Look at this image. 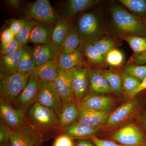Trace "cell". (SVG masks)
<instances>
[{
    "instance_id": "cell-24",
    "label": "cell",
    "mask_w": 146,
    "mask_h": 146,
    "mask_svg": "<svg viewBox=\"0 0 146 146\" xmlns=\"http://www.w3.org/2000/svg\"><path fill=\"white\" fill-rule=\"evenodd\" d=\"M59 69L68 70L77 68L82 61V54L79 49L70 54L60 53L58 58Z\"/></svg>"
},
{
    "instance_id": "cell-6",
    "label": "cell",
    "mask_w": 146,
    "mask_h": 146,
    "mask_svg": "<svg viewBox=\"0 0 146 146\" xmlns=\"http://www.w3.org/2000/svg\"><path fill=\"white\" fill-rule=\"evenodd\" d=\"M26 14L31 20L55 25L58 19L48 0H37L29 5Z\"/></svg>"
},
{
    "instance_id": "cell-15",
    "label": "cell",
    "mask_w": 146,
    "mask_h": 146,
    "mask_svg": "<svg viewBox=\"0 0 146 146\" xmlns=\"http://www.w3.org/2000/svg\"><path fill=\"white\" fill-rule=\"evenodd\" d=\"M79 122L85 125L97 127L106 123L110 115L108 112H99L80 108Z\"/></svg>"
},
{
    "instance_id": "cell-40",
    "label": "cell",
    "mask_w": 146,
    "mask_h": 146,
    "mask_svg": "<svg viewBox=\"0 0 146 146\" xmlns=\"http://www.w3.org/2000/svg\"><path fill=\"white\" fill-rule=\"evenodd\" d=\"M146 63V52L138 55H133L128 60V65H143Z\"/></svg>"
},
{
    "instance_id": "cell-42",
    "label": "cell",
    "mask_w": 146,
    "mask_h": 146,
    "mask_svg": "<svg viewBox=\"0 0 146 146\" xmlns=\"http://www.w3.org/2000/svg\"><path fill=\"white\" fill-rule=\"evenodd\" d=\"M24 20H14L11 24L10 29L15 36L20 34L24 27Z\"/></svg>"
},
{
    "instance_id": "cell-16",
    "label": "cell",
    "mask_w": 146,
    "mask_h": 146,
    "mask_svg": "<svg viewBox=\"0 0 146 146\" xmlns=\"http://www.w3.org/2000/svg\"><path fill=\"white\" fill-rule=\"evenodd\" d=\"M100 129V126L92 127L77 122L64 128L61 133L68 135L72 139H87L95 136Z\"/></svg>"
},
{
    "instance_id": "cell-11",
    "label": "cell",
    "mask_w": 146,
    "mask_h": 146,
    "mask_svg": "<svg viewBox=\"0 0 146 146\" xmlns=\"http://www.w3.org/2000/svg\"><path fill=\"white\" fill-rule=\"evenodd\" d=\"M44 137L35 128L29 127L19 131H12L10 137L11 146H35L42 144Z\"/></svg>"
},
{
    "instance_id": "cell-8",
    "label": "cell",
    "mask_w": 146,
    "mask_h": 146,
    "mask_svg": "<svg viewBox=\"0 0 146 146\" xmlns=\"http://www.w3.org/2000/svg\"><path fill=\"white\" fill-rule=\"evenodd\" d=\"M110 137L123 146H144L146 144V138L143 133L135 124L124 127L112 133Z\"/></svg>"
},
{
    "instance_id": "cell-46",
    "label": "cell",
    "mask_w": 146,
    "mask_h": 146,
    "mask_svg": "<svg viewBox=\"0 0 146 146\" xmlns=\"http://www.w3.org/2000/svg\"><path fill=\"white\" fill-rule=\"evenodd\" d=\"M8 5L14 8H18L22 5V1L19 0H9L6 1Z\"/></svg>"
},
{
    "instance_id": "cell-34",
    "label": "cell",
    "mask_w": 146,
    "mask_h": 146,
    "mask_svg": "<svg viewBox=\"0 0 146 146\" xmlns=\"http://www.w3.org/2000/svg\"><path fill=\"white\" fill-rule=\"evenodd\" d=\"M123 73L141 82L146 76V65H128L124 68Z\"/></svg>"
},
{
    "instance_id": "cell-38",
    "label": "cell",
    "mask_w": 146,
    "mask_h": 146,
    "mask_svg": "<svg viewBox=\"0 0 146 146\" xmlns=\"http://www.w3.org/2000/svg\"><path fill=\"white\" fill-rule=\"evenodd\" d=\"M12 130L3 121L1 120L0 123V145L8 143Z\"/></svg>"
},
{
    "instance_id": "cell-31",
    "label": "cell",
    "mask_w": 146,
    "mask_h": 146,
    "mask_svg": "<svg viewBox=\"0 0 146 146\" xmlns=\"http://www.w3.org/2000/svg\"><path fill=\"white\" fill-rule=\"evenodd\" d=\"M107 80L112 91L116 94H120L123 90L122 77L118 73L112 71H104L102 73Z\"/></svg>"
},
{
    "instance_id": "cell-36",
    "label": "cell",
    "mask_w": 146,
    "mask_h": 146,
    "mask_svg": "<svg viewBox=\"0 0 146 146\" xmlns=\"http://www.w3.org/2000/svg\"><path fill=\"white\" fill-rule=\"evenodd\" d=\"M123 90L128 95L137 89L141 81L135 78L123 74L122 76Z\"/></svg>"
},
{
    "instance_id": "cell-50",
    "label": "cell",
    "mask_w": 146,
    "mask_h": 146,
    "mask_svg": "<svg viewBox=\"0 0 146 146\" xmlns=\"http://www.w3.org/2000/svg\"><path fill=\"white\" fill-rule=\"evenodd\" d=\"M146 146V145H145V146Z\"/></svg>"
},
{
    "instance_id": "cell-21",
    "label": "cell",
    "mask_w": 146,
    "mask_h": 146,
    "mask_svg": "<svg viewBox=\"0 0 146 146\" xmlns=\"http://www.w3.org/2000/svg\"><path fill=\"white\" fill-rule=\"evenodd\" d=\"M23 51V48L13 54H1L0 58L1 74L9 75L17 73Z\"/></svg>"
},
{
    "instance_id": "cell-25",
    "label": "cell",
    "mask_w": 146,
    "mask_h": 146,
    "mask_svg": "<svg viewBox=\"0 0 146 146\" xmlns=\"http://www.w3.org/2000/svg\"><path fill=\"white\" fill-rule=\"evenodd\" d=\"M72 27L68 18L63 17L58 19L54 26L52 42L61 46L63 40L70 32Z\"/></svg>"
},
{
    "instance_id": "cell-2",
    "label": "cell",
    "mask_w": 146,
    "mask_h": 146,
    "mask_svg": "<svg viewBox=\"0 0 146 146\" xmlns=\"http://www.w3.org/2000/svg\"><path fill=\"white\" fill-rule=\"evenodd\" d=\"M26 114L29 122L43 137L56 131L61 132L58 117L51 109L35 103Z\"/></svg>"
},
{
    "instance_id": "cell-7",
    "label": "cell",
    "mask_w": 146,
    "mask_h": 146,
    "mask_svg": "<svg viewBox=\"0 0 146 146\" xmlns=\"http://www.w3.org/2000/svg\"><path fill=\"white\" fill-rule=\"evenodd\" d=\"M36 103L51 109L58 117L63 106L52 82L40 80Z\"/></svg>"
},
{
    "instance_id": "cell-37",
    "label": "cell",
    "mask_w": 146,
    "mask_h": 146,
    "mask_svg": "<svg viewBox=\"0 0 146 146\" xmlns=\"http://www.w3.org/2000/svg\"><path fill=\"white\" fill-rule=\"evenodd\" d=\"M24 45L15 38L7 44L1 45V54H12L23 48Z\"/></svg>"
},
{
    "instance_id": "cell-27",
    "label": "cell",
    "mask_w": 146,
    "mask_h": 146,
    "mask_svg": "<svg viewBox=\"0 0 146 146\" xmlns=\"http://www.w3.org/2000/svg\"><path fill=\"white\" fill-rule=\"evenodd\" d=\"M79 35L74 27H72L71 31L63 40L61 45V53L70 54L74 52L80 46Z\"/></svg>"
},
{
    "instance_id": "cell-49",
    "label": "cell",
    "mask_w": 146,
    "mask_h": 146,
    "mask_svg": "<svg viewBox=\"0 0 146 146\" xmlns=\"http://www.w3.org/2000/svg\"><path fill=\"white\" fill-rule=\"evenodd\" d=\"M41 144H37V145H36L35 146H41Z\"/></svg>"
},
{
    "instance_id": "cell-20",
    "label": "cell",
    "mask_w": 146,
    "mask_h": 146,
    "mask_svg": "<svg viewBox=\"0 0 146 146\" xmlns=\"http://www.w3.org/2000/svg\"><path fill=\"white\" fill-rule=\"evenodd\" d=\"M58 59L50 60L44 64L36 66L34 73L41 81L54 82L58 74Z\"/></svg>"
},
{
    "instance_id": "cell-45",
    "label": "cell",
    "mask_w": 146,
    "mask_h": 146,
    "mask_svg": "<svg viewBox=\"0 0 146 146\" xmlns=\"http://www.w3.org/2000/svg\"><path fill=\"white\" fill-rule=\"evenodd\" d=\"M139 120L142 127L146 131V110H144L141 113Z\"/></svg>"
},
{
    "instance_id": "cell-14",
    "label": "cell",
    "mask_w": 146,
    "mask_h": 146,
    "mask_svg": "<svg viewBox=\"0 0 146 146\" xmlns=\"http://www.w3.org/2000/svg\"><path fill=\"white\" fill-rule=\"evenodd\" d=\"M89 72L86 68H75L72 86L74 98L79 102L86 96L89 89Z\"/></svg>"
},
{
    "instance_id": "cell-10",
    "label": "cell",
    "mask_w": 146,
    "mask_h": 146,
    "mask_svg": "<svg viewBox=\"0 0 146 146\" xmlns=\"http://www.w3.org/2000/svg\"><path fill=\"white\" fill-rule=\"evenodd\" d=\"M75 68L68 70H64L59 68L58 76L53 82L63 104L73 101L74 94L72 79Z\"/></svg>"
},
{
    "instance_id": "cell-30",
    "label": "cell",
    "mask_w": 146,
    "mask_h": 146,
    "mask_svg": "<svg viewBox=\"0 0 146 146\" xmlns=\"http://www.w3.org/2000/svg\"><path fill=\"white\" fill-rule=\"evenodd\" d=\"M92 44L105 58L108 53L114 48L115 43L114 40L108 36H101L92 42Z\"/></svg>"
},
{
    "instance_id": "cell-28",
    "label": "cell",
    "mask_w": 146,
    "mask_h": 146,
    "mask_svg": "<svg viewBox=\"0 0 146 146\" xmlns=\"http://www.w3.org/2000/svg\"><path fill=\"white\" fill-rule=\"evenodd\" d=\"M119 2L134 16L141 18L146 17V0H119Z\"/></svg>"
},
{
    "instance_id": "cell-35",
    "label": "cell",
    "mask_w": 146,
    "mask_h": 146,
    "mask_svg": "<svg viewBox=\"0 0 146 146\" xmlns=\"http://www.w3.org/2000/svg\"><path fill=\"white\" fill-rule=\"evenodd\" d=\"M124 58L122 52L114 48L108 53L105 56V60L110 66L117 67L123 64Z\"/></svg>"
},
{
    "instance_id": "cell-48",
    "label": "cell",
    "mask_w": 146,
    "mask_h": 146,
    "mask_svg": "<svg viewBox=\"0 0 146 146\" xmlns=\"http://www.w3.org/2000/svg\"><path fill=\"white\" fill-rule=\"evenodd\" d=\"M1 146H11V145L10 141L8 143H6L2 144L1 145Z\"/></svg>"
},
{
    "instance_id": "cell-33",
    "label": "cell",
    "mask_w": 146,
    "mask_h": 146,
    "mask_svg": "<svg viewBox=\"0 0 146 146\" xmlns=\"http://www.w3.org/2000/svg\"><path fill=\"white\" fill-rule=\"evenodd\" d=\"M37 23V21L34 20H24L23 29L20 34L15 36V38L23 45H26L29 41L32 32Z\"/></svg>"
},
{
    "instance_id": "cell-41",
    "label": "cell",
    "mask_w": 146,
    "mask_h": 146,
    "mask_svg": "<svg viewBox=\"0 0 146 146\" xmlns=\"http://www.w3.org/2000/svg\"><path fill=\"white\" fill-rule=\"evenodd\" d=\"M15 39V36L10 28L6 29L1 35V45H6L12 42Z\"/></svg>"
},
{
    "instance_id": "cell-12",
    "label": "cell",
    "mask_w": 146,
    "mask_h": 146,
    "mask_svg": "<svg viewBox=\"0 0 146 146\" xmlns=\"http://www.w3.org/2000/svg\"><path fill=\"white\" fill-rule=\"evenodd\" d=\"M32 49L33 62L37 66L57 59L61 52V47L51 42L45 44L36 45Z\"/></svg>"
},
{
    "instance_id": "cell-22",
    "label": "cell",
    "mask_w": 146,
    "mask_h": 146,
    "mask_svg": "<svg viewBox=\"0 0 146 146\" xmlns=\"http://www.w3.org/2000/svg\"><path fill=\"white\" fill-rule=\"evenodd\" d=\"M137 106L134 102H129L125 104L110 115L106 124L110 126L119 124L133 114Z\"/></svg>"
},
{
    "instance_id": "cell-4",
    "label": "cell",
    "mask_w": 146,
    "mask_h": 146,
    "mask_svg": "<svg viewBox=\"0 0 146 146\" xmlns=\"http://www.w3.org/2000/svg\"><path fill=\"white\" fill-rule=\"evenodd\" d=\"M76 28L80 38V45L92 43L102 36L101 22L98 16L93 12L83 13L79 18Z\"/></svg>"
},
{
    "instance_id": "cell-1",
    "label": "cell",
    "mask_w": 146,
    "mask_h": 146,
    "mask_svg": "<svg viewBox=\"0 0 146 146\" xmlns=\"http://www.w3.org/2000/svg\"><path fill=\"white\" fill-rule=\"evenodd\" d=\"M113 27L120 35L146 36V23L121 6L110 9Z\"/></svg>"
},
{
    "instance_id": "cell-18",
    "label": "cell",
    "mask_w": 146,
    "mask_h": 146,
    "mask_svg": "<svg viewBox=\"0 0 146 146\" xmlns=\"http://www.w3.org/2000/svg\"><path fill=\"white\" fill-rule=\"evenodd\" d=\"M54 26L44 23L37 22L30 37V42L38 45L48 44L52 41Z\"/></svg>"
},
{
    "instance_id": "cell-17",
    "label": "cell",
    "mask_w": 146,
    "mask_h": 146,
    "mask_svg": "<svg viewBox=\"0 0 146 146\" xmlns=\"http://www.w3.org/2000/svg\"><path fill=\"white\" fill-rule=\"evenodd\" d=\"M79 116V108L74 102L63 104L58 117L61 132L64 128L78 122Z\"/></svg>"
},
{
    "instance_id": "cell-47",
    "label": "cell",
    "mask_w": 146,
    "mask_h": 146,
    "mask_svg": "<svg viewBox=\"0 0 146 146\" xmlns=\"http://www.w3.org/2000/svg\"><path fill=\"white\" fill-rule=\"evenodd\" d=\"M76 146H94L88 141H79Z\"/></svg>"
},
{
    "instance_id": "cell-26",
    "label": "cell",
    "mask_w": 146,
    "mask_h": 146,
    "mask_svg": "<svg viewBox=\"0 0 146 146\" xmlns=\"http://www.w3.org/2000/svg\"><path fill=\"white\" fill-rule=\"evenodd\" d=\"M36 67L33 60V49L26 45H24L17 72L32 74L34 72Z\"/></svg>"
},
{
    "instance_id": "cell-5",
    "label": "cell",
    "mask_w": 146,
    "mask_h": 146,
    "mask_svg": "<svg viewBox=\"0 0 146 146\" xmlns=\"http://www.w3.org/2000/svg\"><path fill=\"white\" fill-rule=\"evenodd\" d=\"M0 116L1 120L3 121L12 131L34 127L29 121L26 112L15 108L11 105L1 100Z\"/></svg>"
},
{
    "instance_id": "cell-9",
    "label": "cell",
    "mask_w": 146,
    "mask_h": 146,
    "mask_svg": "<svg viewBox=\"0 0 146 146\" xmlns=\"http://www.w3.org/2000/svg\"><path fill=\"white\" fill-rule=\"evenodd\" d=\"M40 82L38 77L32 73L26 86L15 101L13 107L26 113L36 102Z\"/></svg>"
},
{
    "instance_id": "cell-44",
    "label": "cell",
    "mask_w": 146,
    "mask_h": 146,
    "mask_svg": "<svg viewBox=\"0 0 146 146\" xmlns=\"http://www.w3.org/2000/svg\"><path fill=\"white\" fill-rule=\"evenodd\" d=\"M146 89V76L145 78L141 82V83L139 84V86L137 87L136 90H134L133 92L131 93L129 95V97L132 98V97L135 96L136 95L138 94V93L141 92V91H144Z\"/></svg>"
},
{
    "instance_id": "cell-43",
    "label": "cell",
    "mask_w": 146,
    "mask_h": 146,
    "mask_svg": "<svg viewBox=\"0 0 146 146\" xmlns=\"http://www.w3.org/2000/svg\"><path fill=\"white\" fill-rule=\"evenodd\" d=\"M91 139L96 146H125L116 143L112 141L102 140L95 136L92 137Z\"/></svg>"
},
{
    "instance_id": "cell-29",
    "label": "cell",
    "mask_w": 146,
    "mask_h": 146,
    "mask_svg": "<svg viewBox=\"0 0 146 146\" xmlns=\"http://www.w3.org/2000/svg\"><path fill=\"white\" fill-rule=\"evenodd\" d=\"M126 41L133 51V55L141 54L146 52V36L135 35H120Z\"/></svg>"
},
{
    "instance_id": "cell-3",
    "label": "cell",
    "mask_w": 146,
    "mask_h": 146,
    "mask_svg": "<svg viewBox=\"0 0 146 146\" xmlns=\"http://www.w3.org/2000/svg\"><path fill=\"white\" fill-rule=\"evenodd\" d=\"M31 74L17 72L5 75L0 74V100L13 106L26 86Z\"/></svg>"
},
{
    "instance_id": "cell-39",
    "label": "cell",
    "mask_w": 146,
    "mask_h": 146,
    "mask_svg": "<svg viewBox=\"0 0 146 146\" xmlns=\"http://www.w3.org/2000/svg\"><path fill=\"white\" fill-rule=\"evenodd\" d=\"M52 146H74V143L71 137L61 133L55 139Z\"/></svg>"
},
{
    "instance_id": "cell-19",
    "label": "cell",
    "mask_w": 146,
    "mask_h": 146,
    "mask_svg": "<svg viewBox=\"0 0 146 146\" xmlns=\"http://www.w3.org/2000/svg\"><path fill=\"white\" fill-rule=\"evenodd\" d=\"M100 2L99 0H69L63 7V17L71 18L79 12L94 7Z\"/></svg>"
},
{
    "instance_id": "cell-32",
    "label": "cell",
    "mask_w": 146,
    "mask_h": 146,
    "mask_svg": "<svg viewBox=\"0 0 146 146\" xmlns=\"http://www.w3.org/2000/svg\"><path fill=\"white\" fill-rule=\"evenodd\" d=\"M82 46L84 47V53L90 63L100 64L105 60V58L94 48L92 43H87Z\"/></svg>"
},
{
    "instance_id": "cell-23",
    "label": "cell",
    "mask_w": 146,
    "mask_h": 146,
    "mask_svg": "<svg viewBox=\"0 0 146 146\" xmlns=\"http://www.w3.org/2000/svg\"><path fill=\"white\" fill-rule=\"evenodd\" d=\"M89 77L90 86L92 91L97 94H110L112 91L107 80L102 73L98 71L89 72Z\"/></svg>"
},
{
    "instance_id": "cell-13",
    "label": "cell",
    "mask_w": 146,
    "mask_h": 146,
    "mask_svg": "<svg viewBox=\"0 0 146 146\" xmlns=\"http://www.w3.org/2000/svg\"><path fill=\"white\" fill-rule=\"evenodd\" d=\"M114 104V100L110 97L99 94L86 95L79 101L80 107L99 112H109Z\"/></svg>"
}]
</instances>
